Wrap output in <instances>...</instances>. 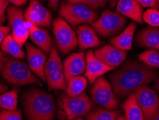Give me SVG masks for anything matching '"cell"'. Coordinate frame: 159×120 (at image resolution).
<instances>
[{"instance_id": "obj_38", "label": "cell", "mask_w": 159, "mask_h": 120, "mask_svg": "<svg viewBox=\"0 0 159 120\" xmlns=\"http://www.w3.org/2000/svg\"><path fill=\"white\" fill-rule=\"evenodd\" d=\"M151 120H159V108H158V111L156 112L155 115L152 117V119Z\"/></svg>"}, {"instance_id": "obj_37", "label": "cell", "mask_w": 159, "mask_h": 120, "mask_svg": "<svg viewBox=\"0 0 159 120\" xmlns=\"http://www.w3.org/2000/svg\"><path fill=\"white\" fill-rule=\"evenodd\" d=\"M109 3V6L111 8H113L116 5L117 2H118L119 0H107Z\"/></svg>"}, {"instance_id": "obj_18", "label": "cell", "mask_w": 159, "mask_h": 120, "mask_svg": "<svg viewBox=\"0 0 159 120\" xmlns=\"http://www.w3.org/2000/svg\"><path fill=\"white\" fill-rule=\"evenodd\" d=\"M116 12L140 24L143 22L142 7L135 0H119L116 4Z\"/></svg>"}, {"instance_id": "obj_29", "label": "cell", "mask_w": 159, "mask_h": 120, "mask_svg": "<svg viewBox=\"0 0 159 120\" xmlns=\"http://www.w3.org/2000/svg\"><path fill=\"white\" fill-rule=\"evenodd\" d=\"M143 20L153 27H159V10L148 9L143 14Z\"/></svg>"}, {"instance_id": "obj_19", "label": "cell", "mask_w": 159, "mask_h": 120, "mask_svg": "<svg viewBox=\"0 0 159 120\" xmlns=\"http://www.w3.org/2000/svg\"><path fill=\"white\" fill-rule=\"evenodd\" d=\"M135 41L143 48L159 51V29L153 27L143 28L138 33Z\"/></svg>"}, {"instance_id": "obj_21", "label": "cell", "mask_w": 159, "mask_h": 120, "mask_svg": "<svg viewBox=\"0 0 159 120\" xmlns=\"http://www.w3.org/2000/svg\"><path fill=\"white\" fill-rule=\"evenodd\" d=\"M136 30V24L130 23L127 27L118 35L114 36L109 40V43L115 48L123 50H129L132 48L133 39Z\"/></svg>"}, {"instance_id": "obj_39", "label": "cell", "mask_w": 159, "mask_h": 120, "mask_svg": "<svg viewBox=\"0 0 159 120\" xmlns=\"http://www.w3.org/2000/svg\"><path fill=\"white\" fill-rule=\"evenodd\" d=\"M7 89V87L6 86H4V85H2V84H0V93L5 91Z\"/></svg>"}, {"instance_id": "obj_23", "label": "cell", "mask_w": 159, "mask_h": 120, "mask_svg": "<svg viewBox=\"0 0 159 120\" xmlns=\"http://www.w3.org/2000/svg\"><path fill=\"white\" fill-rule=\"evenodd\" d=\"M1 48L2 51L5 52L13 58L17 59H23L25 58V53L22 50V47L11 35H9L5 37L1 45Z\"/></svg>"}, {"instance_id": "obj_44", "label": "cell", "mask_w": 159, "mask_h": 120, "mask_svg": "<svg viewBox=\"0 0 159 120\" xmlns=\"http://www.w3.org/2000/svg\"><path fill=\"white\" fill-rule=\"evenodd\" d=\"M39 1H42V2H44V1H45V0H39Z\"/></svg>"}, {"instance_id": "obj_2", "label": "cell", "mask_w": 159, "mask_h": 120, "mask_svg": "<svg viewBox=\"0 0 159 120\" xmlns=\"http://www.w3.org/2000/svg\"><path fill=\"white\" fill-rule=\"evenodd\" d=\"M23 105L28 120H53L55 103L53 96L38 89H30L22 97Z\"/></svg>"}, {"instance_id": "obj_5", "label": "cell", "mask_w": 159, "mask_h": 120, "mask_svg": "<svg viewBox=\"0 0 159 120\" xmlns=\"http://www.w3.org/2000/svg\"><path fill=\"white\" fill-rule=\"evenodd\" d=\"M44 74L49 89L66 91L67 84L65 82L64 65L58 54L57 45L55 42L52 43L50 57L44 67Z\"/></svg>"}, {"instance_id": "obj_25", "label": "cell", "mask_w": 159, "mask_h": 120, "mask_svg": "<svg viewBox=\"0 0 159 120\" xmlns=\"http://www.w3.org/2000/svg\"><path fill=\"white\" fill-rule=\"evenodd\" d=\"M87 86V78L81 76L72 78L67 84V95L69 96H78L80 95L84 92Z\"/></svg>"}, {"instance_id": "obj_15", "label": "cell", "mask_w": 159, "mask_h": 120, "mask_svg": "<svg viewBox=\"0 0 159 120\" xmlns=\"http://www.w3.org/2000/svg\"><path fill=\"white\" fill-rule=\"evenodd\" d=\"M86 54L84 52L75 53L70 55L64 60L63 65L66 84L72 78L85 73L86 69Z\"/></svg>"}, {"instance_id": "obj_14", "label": "cell", "mask_w": 159, "mask_h": 120, "mask_svg": "<svg viewBox=\"0 0 159 120\" xmlns=\"http://www.w3.org/2000/svg\"><path fill=\"white\" fill-rule=\"evenodd\" d=\"M94 54L104 64L113 69L120 65L127 57L126 51L116 48L111 45H106L98 49Z\"/></svg>"}, {"instance_id": "obj_4", "label": "cell", "mask_w": 159, "mask_h": 120, "mask_svg": "<svg viewBox=\"0 0 159 120\" xmlns=\"http://www.w3.org/2000/svg\"><path fill=\"white\" fill-rule=\"evenodd\" d=\"M94 107L85 92L78 96L61 94L58 101V120H74L91 111Z\"/></svg>"}, {"instance_id": "obj_10", "label": "cell", "mask_w": 159, "mask_h": 120, "mask_svg": "<svg viewBox=\"0 0 159 120\" xmlns=\"http://www.w3.org/2000/svg\"><path fill=\"white\" fill-rule=\"evenodd\" d=\"M133 94L143 112L145 120H151L159 108V97L153 89L142 86Z\"/></svg>"}, {"instance_id": "obj_41", "label": "cell", "mask_w": 159, "mask_h": 120, "mask_svg": "<svg viewBox=\"0 0 159 120\" xmlns=\"http://www.w3.org/2000/svg\"><path fill=\"white\" fill-rule=\"evenodd\" d=\"M117 120H127V119H125V116H123V115H120V116L118 117V119Z\"/></svg>"}, {"instance_id": "obj_20", "label": "cell", "mask_w": 159, "mask_h": 120, "mask_svg": "<svg viewBox=\"0 0 159 120\" xmlns=\"http://www.w3.org/2000/svg\"><path fill=\"white\" fill-rule=\"evenodd\" d=\"M26 24L28 30H29L30 35L32 41L42 50H43L46 53V55L50 53L52 43L49 32L43 28L32 25L29 22H26Z\"/></svg>"}, {"instance_id": "obj_16", "label": "cell", "mask_w": 159, "mask_h": 120, "mask_svg": "<svg viewBox=\"0 0 159 120\" xmlns=\"http://www.w3.org/2000/svg\"><path fill=\"white\" fill-rule=\"evenodd\" d=\"M85 58L86 69L85 75L90 85L94 84L98 78L102 76L106 73L113 70V68L107 66L98 59L93 50L88 51Z\"/></svg>"}, {"instance_id": "obj_6", "label": "cell", "mask_w": 159, "mask_h": 120, "mask_svg": "<svg viewBox=\"0 0 159 120\" xmlns=\"http://www.w3.org/2000/svg\"><path fill=\"white\" fill-rule=\"evenodd\" d=\"M59 15L72 26L80 24H92L98 20V13L82 4L62 2Z\"/></svg>"}, {"instance_id": "obj_22", "label": "cell", "mask_w": 159, "mask_h": 120, "mask_svg": "<svg viewBox=\"0 0 159 120\" xmlns=\"http://www.w3.org/2000/svg\"><path fill=\"white\" fill-rule=\"evenodd\" d=\"M122 107L127 120H145L143 112L138 103L133 93L128 96L127 99L123 103Z\"/></svg>"}, {"instance_id": "obj_26", "label": "cell", "mask_w": 159, "mask_h": 120, "mask_svg": "<svg viewBox=\"0 0 159 120\" xmlns=\"http://www.w3.org/2000/svg\"><path fill=\"white\" fill-rule=\"evenodd\" d=\"M0 107L6 110H16L17 107V90L13 89L0 95Z\"/></svg>"}, {"instance_id": "obj_30", "label": "cell", "mask_w": 159, "mask_h": 120, "mask_svg": "<svg viewBox=\"0 0 159 120\" xmlns=\"http://www.w3.org/2000/svg\"><path fill=\"white\" fill-rule=\"evenodd\" d=\"M0 120H22L20 110H2L0 112Z\"/></svg>"}, {"instance_id": "obj_36", "label": "cell", "mask_w": 159, "mask_h": 120, "mask_svg": "<svg viewBox=\"0 0 159 120\" xmlns=\"http://www.w3.org/2000/svg\"><path fill=\"white\" fill-rule=\"evenodd\" d=\"M6 58H7V57H6V55H4V53L2 51L0 50V71H1L2 66H3L4 63V61H5Z\"/></svg>"}, {"instance_id": "obj_13", "label": "cell", "mask_w": 159, "mask_h": 120, "mask_svg": "<svg viewBox=\"0 0 159 120\" xmlns=\"http://www.w3.org/2000/svg\"><path fill=\"white\" fill-rule=\"evenodd\" d=\"M28 65L36 76L43 82H46L44 67L47 63V55L43 50L36 48L32 44L26 45Z\"/></svg>"}, {"instance_id": "obj_34", "label": "cell", "mask_w": 159, "mask_h": 120, "mask_svg": "<svg viewBox=\"0 0 159 120\" xmlns=\"http://www.w3.org/2000/svg\"><path fill=\"white\" fill-rule=\"evenodd\" d=\"M9 3H12L17 6H22L27 3V0H7Z\"/></svg>"}, {"instance_id": "obj_1", "label": "cell", "mask_w": 159, "mask_h": 120, "mask_svg": "<svg viewBox=\"0 0 159 120\" xmlns=\"http://www.w3.org/2000/svg\"><path fill=\"white\" fill-rule=\"evenodd\" d=\"M157 77L156 71L145 64L129 61L111 76L112 89L115 95L123 97L154 81Z\"/></svg>"}, {"instance_id": "obj_24", "label": "cell", "mask_w": 159, "mask_h": 120, "mask_svg": "<svg viewBox=\"0 0 159 120\" xmlns=\"http://www.w3.org/2000/svg\"><path fill=\"white\" fill-rule=\"evenodd\" d=\"M120 111L97 108L86 114V120H117L120 116Z\"/></svg>"}, {"instance_id": "obj_42", "label": "cell", "mask_w": 159, "mask_h": 120, "mask_svg": "<svg viewBox=\"0 0 159 120\" xmlns=\"http://www.w3.org/2000/svg\"><path fill=\"white\" fill-rule=\"evenodd\" d=\"M74 120H83V119H82L80 118H78V119H74Z\"/></svg>"}, {"instance_id": "obj_7", "label": "cell", "mask_w": 159, "mask_h": 120, "mask_svg": "<svg viewBox=\"0 0 159 120\" xmlns=\"http://www.w3.org/2000/svg\"><path fill=\"white\" fill-rule=\"evenodd\" d=\"M127 22L125 17L117 12L106 9L101 13L100 17L93 22V28L102 37L114 36L125 27Z\"/></svg>"}, {"instance_id": "obj_31", "label": "cell", "mask_w": 159, "mask_h": 120, "mask_svg": "<svg viewBox=\"0 0 159 120\" xmlns=\"http://www.w3.org/2000/svg\"><path fill=\"white\" fill-rule=\"evenodd\" d=\"M141 7H151L152 9H159V5L156 0H135Z\"/></svg>"}, {"instance_id": "obj_3", "label": "cell", "mask_w": 159, "mask_h": 120, "mask_svg": "<svg viewBox=\"0 0 159 120\" xmlns=\"http://www.w3.org/2000/svg\"><path fill=\"white\" fill-rule=\"evenodd\" d=\"M2 76L7 81L19 86L34 85L42 86L40 79L37 78L25 61L17 58L7 57L1 70Z\"/></svg>"}, {"instance_id": "obj_12", "label": "cell", "mask_w": 159, "mask_h": 120, "mask_svg": "<svg viewBox=\"0 0 159 120\" xmlns=\"http://www.w3.org/2000/svg\"><path fill=\"white\" fill-rule=\"evenodd\" d=\"M25 21L38 27H50L52 15L37 0H30L24 14Z\"/></svg>"}, {"instance_id": "obj_40", "label": "cell", "mask_w": 159, "mask_h": 120, "mask_svg": "<svg viewBox=\"0 0 159 120\" xmlns=\"http://www.w3.org/2000/svg\"><path fill=\"white\" fill-rule=\"evenodd\" d=\"M155 88L157 89V91H159V79H157L155 82Z\"/></svg>"}, {"instance_id": "obj_32", "label": "cell", "mask_w": 159, "mask_h": 120, "mask_svg": "<svg viewBox=\"0 0 159 120\" xmlns=\"http://www.w3.org/2000/svg\"><path fill=\"white\" fill-rule=\"evenodd\" d=\"M9 2L7 0H0V25H2L6 20L5 11Z\"/></svg>"}, {"instance_id": "obj_17", "label": "cell", "mask_w": 159, "mask_h": 120, "mask_svg": "<svg viewBox=\"0 0 159 120\" xmlns=\"http://www.w3.org/2000/svg\"><path fill=\"white\" fill-rule=\"evenodd\" d=\"M77 37L81 50L95 48L100 45V40L95 30L87 24L80 25L77 29Z\"/></svg>"}, {"instance_id": "obj_11", "label": "cell", "mask_w": 159, "mask_h": 120, "mask_svg": "<svg viewBox=\"0 0 159 120\" xmlns=\"http://www.w3.org/2000/svg\"><path fill=\"white\" fill-rule=\"evenodd\" d=\"M9 24L12 30V36L21 47L23 46L30 35L24 14L21 9L10 6L7 9Z\"/></svg>"}, {"instance_id": "obj_27", "label": "cell", "mask_w": 159, "mask_h": 120, "mask_svg": "<svg viewBox=\"0 0 159 120\" xmlns=\"http://www.w3.org/2000/svg\"><path fill=\"white\" fill-rule=\"evenodd\" d=\"M139 59L149 68L159 69V52L156 50H148L140 53Z\"/></svg>"}, {"instance_id": "obj_9", "label": "cell", "mask_w": 159, "mask_h": 120, "mask_svg": "<svg viewBox=\"0 0 159 120\" xmlns=\"http://www.w3.org/2000/svg\"><path fill=\"white\" fill-rule=\"evenodd\" d=\"M93 102L105 109L116 110L118 107V101L116 97L112 86L103 76L95 81L91 91Z\"/></svg>"}, {"instance_id": "obj_35", "label": "cell", "mask_w": 159, "mask_h": 120, "mask_svg": "<svg viewBox=\"0 0 159 120\" xmlns=\"http://www.w3.org/2000/svg\"><path fill=\"white\" fill-rule=\"evenodd\" d=\"M60 0H49V5L54 10L57 8L58 4H59Z\"/></svg>"}, {"instance_id": "obj_8", "label": "cell", "mask_w": 159, "mask_h": 120, "mask_svg": "<svg viewBox=\"0 0 159 120\" xmlns=\"http://www.w3.org/2000/svg\"><path fill=\"white\" fill-rule=\"evenodd\" d=\"M53 33L56 45L62 54H67L78 46V37L70 25L62 17L55 19L53 24Z\"/></svg>"}, {"instance_id": "obj_43", "label": "cell", "mask_w": 159, "mask_h": 120, "mask_svg": "<svg viewBox=\"0 0 159 120\" xmlns=\"http://www.w3.org/2000/svg\"><path fill=\"white\" fill-rule=\"evenodd\" d=\"M156 1H157V3L158 4V5H159V0H156Z\"/></svg>"}, {"instance_id": "obj_33", "label": "cell", "mask_w": 159, "mask_h": 120, "mask_svg": "<svg viewBox=\"0 0 159 120\" xmlns=\"http://www.w3.org/2000/svg\"><path fill=\"white\" fill-rule=\"evenodd\" d=\"M9 31H10V27L0 26V46H1L2 43H3L5 37L8 35Z\"/></svg>"}, {"instance_id": "obj_28", "label": "cell", "mask_w": 159, "mask_h": 120, "mask_svg": "<svg viewBox=\"0 0 159 120\" xmlns=\"http://www.w3.org/2000/svg\"><path fill=\"white\" fill-rule=\"evenodd\" d=\"M67 3L82 4L93 11L106 7L107 0H65Z\"/></svg>"}]
</instances>
